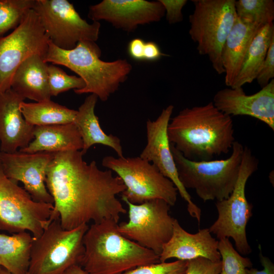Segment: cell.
Listing matches in <instances>:
<instances>
[{
    "label": "cell",
    "mask_w": 274,
    "mask_h": 274,
    "mask_svg": "<svg viewBox=\"0 0 274 274\" xmlns=\"http://www.w3.org/2000/svg\"><path fill=\"white\" fill-rule=\"evenodd\" d=\"M83 156L80 151L54 153L47 170L45 184L54 200L51 218L59 217L65 230L105 219L118 223L127 213L117 197L126 189L121 179Z\"/></svg>",
    "instance_id": "1"
},
{
    "label": "cell",
    "mask_w": 274,
    "mask_h": 274,
    "mask_svg": "<svg viewBox=\"0 0 274 274\" xmlns=\"http://www.w3.org/2000/svg\"><path fill=\"white\" fill-rule=\"evenodd\" d=\"M167 135L170 143L193 161H209L226 154L235 141L232 118L212 101L180 111L169 121Z\"/></svg>",
    "instance_id": "2"
},
{
    "label": "cell",
    "mask_w": 274,
    "mask_h": 274,
    "mask_svg": "<svg viewBox=\"0 0 274 274\" xmlns=\"http://www.w3.org/2000/svg\"><path fill=\"white\" fill-rule=\"evenodd\" d=\"M118 223L105 219L85 232L80 266L89 274H120L138 266L160 262L159 256L122 235Z\"/></svg>",
    "instance_id": "3"
},
{
    "label": "cell",
    "mask_w": 274,
    "mask_h": 274,
    "mask_svg": "<svg viewBox=\"0 0 274 274\" xmlns=\"http://www.w3.org/2000/svg\"><path fill=\"white\" fill-rule=\"evenodd\" d=\"M100 56L95 42L81 41L74 49L65 50L49 41L44 60L68 68L84 80L85 87L75 90L76 93L94 94L105 101L126 81L132 67L126 59L108 62L101 60Z\"/></svg>",
    "instance_id": "4"
},
{
    "label": "cell",
    "mask_w": 274,
    "mask_h": 274,
    "mask_svg": "<svg viewBox=\"0 0 274 274\" xmlns=\"http://www.w3.org/2000/svg\"><path fill=\"white\" fill-rule=\"evenodd\" d=\"M170 149L180 182L195 190L203 201L227 198L236 182L244 146L235 141L231 154L225 159L193 161L186 158L170 143Z\"/></svg>",
    "instance_id": "5"
},
{
    "label": "cell",
    "mask_w": 274,
    "mask_h": 274,
    "mask_svg": "<svg viewBox=\"0 0 274 274\" xmlns=\"http://www.w3.org/2000/svg\"><path fill=\"white\" fill-rule=\"evenodd\" d=\"M88 227L83 224L65 230L59 217L53 219L39 237H33L28 274H63L73 265L80 266L85 252L83 238Z\"/></svg>",
    "instance_id": "6"
},
{
    "label": "cell",
    "mask_w": 274,
    "mask_h": 274,
    "mask_svg": "<svg viewBox=\"0 0 274 274\" xmlns=\"http://www.w3.org/2000/svg\"><path fill=\"white\" fill-rule=\"evenodd\" d=\"M235 0H192L189 16V36L201 55L208 57L219 75L225 73L222 53L226 40L236 19Z\"/></svg>",
    "instance_id": "7"
},
{
    "label": "cell",
    "mask_w": 274,
    "mask_h": 274,
    "mask_svg": "<svg viewBox=\"0 0 274 274\" xmlns=\"http://www.w3.org/2000/svg\"><path fill=\"white\" fill-rule=\"evenodd\" d=\"M259 161L251 149L244 147L238 178L229 196L215 204L218 216L209 228L218 239L231 237L237 251L242 255L251 253L246 226L252 216L253 205L247 199L245 188L249 177L258 169Z\"/></svg>",
    "instance_id": "8"
},
{
    "label": "cell",
    "mask_w": 274,
    "mask_h": 274,
    "mask_svg": "<svg viewBox=\"0 0 274 274\" xmlns=\"http://www.w3.org/2000/svg\"><path fill=\"white\" fill-rule=\"evenodd\" d=\"M102 165L115 172L125 186L121 198L136 204L154 199L164 200L170 206L175 204L178 192L174 183L140 156H107Z\"/></svg>",
    "instance_id": "9"
},
{
    "label": "cell",
    "mask_w": 274,
    "mask_h": 274,
    "mask_svg": "<svg viewBox=\"0 0 274 274\" xmlns=\"http://www.w3.org/2000/svg\"><path fill=\"white\" fill-rule=\"evenodd\" d=\"M52 203L36 202L18 182L8 178L0 162V230L31 232L39 237L52 220Z\"/></svg>",
    "instance_id": "10"
},
{
    "label": "cell",
    "mask_w": 274,
    "mask_h": 274,
    "mask_svg": "<svg viewBox=\"0 0 274 274\" xmlns=\"http://www.w3.org/2000/svg\"><path fill=\"white\" fill-rule=\"evenodd\" d=\"M32 9L49 41L61 49L71 50L81 41L98 38L100 23H88L67 0H36Z\"/></svg>",
    "instance_id": "11"
},
{
    "label": "cell",
    "mask_w": 274,
    "mask_h": 274,
    "mask_svg": "<svg viewBox=\"0 0 274 274\" xmlns=\"http://www.w3.org/2000/svg\"><path fill=\"white\" fill-rule=\"evenodd\" d=\"M128 208V221L118 224L124 236L153 251L158 256L170 238L175 218L169 214L171 207L161 199L133 204L122 198Z\"/></svg>",
    "instance_id": "12"
},
{
    "label": "cell",
    "mask_w": 274,
    "mask_h": 274,
    "mask_svg": "<svg viewBox=\"0 0 274 274\" xmlns=\"http://www.w3.org/2000/svg\"><path fill=\"white\" fill-rule=\"evenodd\" d=\"M49 41L32 9L10 34L0 38V94L11 88L16 71L26 58L34 54L44 57Z\"/></svg>",
    "instance_id": "13"
},
{
    "label": "cell",
    "mask_w": 274,
    "mask_h": 274,
    "mask_svg": "<svg viewBox=\"0 0 274 274\" xmlns=\"http://www.w3.org/2000/svg\"><path fill=\"white\" fill-rule=\"evenodd\" d=\"M174 108L173 105H169L162 110L156 120H148L147 142L140 157L153 164L174 183L181 197L187 202L189 215L195 218L199 225L201 209L192 201L187 189L180 181L168 138L167 127Z\"/></svg>",
    "instance_id": "14"
},
{
    "label": "cell",
    "mask_w": 274,
    "mask_h": 274,
    "mask_svg": "<svg viewBox=\"0 0 274 274\" xmlns=\"http://www.w3.org/2000/svg\"><path fill=\"white\" fill-rule=\"evenodd\" d=\"M54 155L47 152L29 153L18 150L7 153L0 151V162L5 175L17 182H22L24 189L33 200L53 204L54 200L47 189L45 179Z\"/></svg>",
    "instance_id": "15"
},
{
    "label": "cell",
    "mask_w": 274,
    "mask_h": 274,
    "mask_svg": "<svg viewBox=\"0 0 274 274\" xmlns=\"http://www.w3.org/2000/svg\"><path fill=\"white\" fill-rule=\"evenodd\" d=\"M165 13L159 0H104L90 6L88 17L93 21H106L129 32L140 25L159 21Z\"/></svg>",
    "instance_id": "16"
},
{
    "label": "cell",
    "mask_w": 274,
    "mask_h": 274,
    "mask_svg": "<svg viewBox=\"0 0 274 274\" xmlns=\"http://www.w3.org/2000/svg\"><path fill=\"white\" fill-rule=\"evenodd\" d=\"M220 112L230 117L255 118L274 130V80L258 92L247 95L242 87L226 88L217 91L212 101Z\"/></svg>",
    "instance_id": "17"
},
{
    "label": "cell",
    "mask_w": 274,
    "mask_h": 274,
    "mask_svg": "<svg viewBox=\"0 0 274 274\" xmlns=\"http://www.w3.org/2000/svg\"><path fill=\"white\" fill-rule=\"evenodd\" d=\"M218 244V241L212 236L209 228L199 229L194 234L190 233L175 219L172 235L163 246L159 255L160 262H166L173 258L188 261L198 257L219 261L221 257Z\"/></svg>",
    "instance_id": "18"
},
{
    "label": "cell",
    "mask_w": 274,
    "mask_h": 274,
    "mask_svg": "<svg viewBox=\"0 0 274 274\" xmlns=\"http://www.w3.org/2000/svg\"><path fill=\"white\" fill-rule=\"evenodd\" d=\"M25 98L12 88L0 94V151L11 153L33 140L34 126L24 119L20 104Z\"/></svg>",
    "instance_id": "19"
},
{
    "label": "cell",
    "mask_w": 274,
    "mask_h": 274,
    "mask_svg": "<svg viewBox=\"0 0 274 274\" xmlns=\"http://www.w3.org/2000/svg\"><path fill=\"white\" fill-rule=\"evenodd\" d=\"M33 140L19 151L32 153L40 152L59 153L81 151L83 142L74 122L44 126H35Z\"/></svg>",
    "instance_id": "20"
},
{
    "label": "cell",
    "mask_w": 274,
    "mask_h": 274,
    "mask_svg": "<svg viewBox=\"0 0 274 274\" xmlns=\"http://www.w3.org/2000/svg\"><path fill=\"white\" fill-rule=\"evenodd\" d=\"M261 27L236 17L222 53L226 86L231 87L233 84L241 70L248 49L253 38Z\"/></svg>",
    "instance_id": "21"
},
{
    "label": "cell",
    "mask_w": 274,
    "mask_h": 274,
    "mask_svg": "<svg viewBox=\"0 0 274 274\" xmlns=\"http://www.w3.org/2000/svg\"><path fill=\"white\" fill-rule=\"evenodd\" d=\"M47 66L43 56L34 54L29 56L16 71L11 88L25 99L36 102L51 99Z\"/></svg>",
    "instance_id": "22"
},
{
    "label": "cell",
    "mask_w": 274,
    "mask_h": 274,
    "mask_svg": "<svg viewBox=\"0 0 274 274\" xmlns=\"http://www.w3.org/2000/svg\"><path fill=\"white\" fill-rule=\"evenodd\" d=\"M97 99L96 95L91 94L86 97L77 111L73 122L83 142V148L80 151L84 155L91 146L100 144L113 149L118 157H124L120 139L111 134H106L100 126L98 118L94 112Z\"/></svg>",
    "instance_id": "23"
},
{
    "label": "cell",
    "mask_w": 274,
    "mask_h": 274,
    "mask_svg": "<svg viewBox=\"0 0 274 274\" xmlns=\"http://www.w3.org/2000/svg\"><path fill=\"white\" fill-rule=\"evenodd\" d=\"M33 240L28 231L0 233V266L14 274L27 273Z\"/></svg>",
    "instance_id": "24"
},
{
    "label": "cell",
    "mask_w": 274,
    "mask_h": 274,
    "mask_svg": "<svg viewBox=\"0 0 274 274\" xmlns=\"http://www.w3.org/2000/svg\"><path fill=\"white\" fill-rule=\"evenodd\" d=\"M273 40V22L265 25L259 30L247 50L239 73L230 88L242 87L256 79Z\"/></svg>",
    "instance_id": "25"
},
{
    "label": "cell",
    "mask_w": 274,
    "mask_h": 274,
    "mask_svg": "<svg viewBox=\"0 0 274 274\" xmlns=\"http://www.w3.org/2000/svg\"><path fill=\"white\" fill-rule=\"evenodd\" d=\"M20 110L26 121L34 126L72 123L77 112L51 99L36 102L23 101Z\"/></svg>",
    "instance_id": "26"
},
{
    "label": "cell",
    "mask_w": 274,
    "mask_h": 274,
    "mask_svg": "<svg viewBox=\"0 0 274 274\" xmlns=\"http://www.w3.org/2000/svg\"><path fill=\"white\" fill-rule=\"evenodd\" d=\"M236 16L263 27L274 20L273 0H238L235 1Z\"/></svg>",
    "instance_id": "27"
},
{
    "label": "cell",
    "mask_w": 274,
    "mask_h": 274,
    "mask_svg": "<svg viewBox=\"0 0 274 274\" xmlns=\"http://www.w3.org/2000/svg\"><path fill=\"white\" fill-rule=\"evenodd\" d=\"M36 0H0V38L21 23Z\"/></svg>",
    "instance_id": "28"
},
{
    "label": "cell",
    "mask_w": 274,
    "mask_h": 274,
    "mask_svg": "<svg viewBox=\"0 0 274 274\" xmlns=\"http://www.w3.org/2000/svg\"><path fill=\"white\" fill-rule=\"evenodd\" d=\"M218 250L222 258V269L219 274H246V269L252 267L250 259L241 256L228 238L219 239Z\"/></svg>",
    "instance_id": "29"
},
{
    "label": "cell",
    "mask_w": 274,
    "mask_h": 274,
    "mask_svg": "<svg viewBox=\"0 0 274 274\" xmlns=\"http://www.w3.org/2000/svg\"><path fill=\"white\" fill-rule=\"evenodd\" d=\"M48 84L51 95L59 94L71 89L80 90L85 86L84 80L79 77L67 75L64 71L53 64H48Z\"/></svg>",
    "instance_id": "30"
},
{
    "label": "cell",
    "mask_w": 274,
    "mask_h": 274,
    "mask_svg": "<svg viewBox=\"0 0 274 274\" xmlns=\"http://www.w3.org/2000/svg\"><path fill=\"white\" fill-rule=\"evenodd\" d=\"M187 260H177L138 266L120 274H185Z\"/></svg>",
    "instance_id": "31"
},
{
    "label": "cell",
    "mask_w": 274,
    "mask_h": 274,
    "mask_svg": "<svg viewBox=\"0 0 274 274\" xmlns=\"http://www.w3.org/2000/svg\"><path fill=\"white\" fill-rule=\"evenodd\" d=\"M222 269L221 261L214 262L198 257L188 260L185 274H219Z\"/></svg>",
    "instance_id": "32"
},
{
    "label": "cell",
    "mask_w": 274,
    "mask_h": 274,
    "mask_svg": "<svg viewBox=\"0 0 274 274\" xmlns=\"http://www.w3.org/2000/svg\"><path fill=\"white\" fill-rule=\"evenodd\" d=\"M274 77V40L271 42L266 56L256 78L258 84L262 88L268 84Z\"/></svg>",
    "instance_id": "33"
},
{
    "label": "cell",
    "mask_w": 274,
    "mask_h": 274,
    "mask_svg": "<svg viewBox=\"0 0 274 274\" xmlns=\"http://www.w3.org/2000/svg\"><path fill=\"white\" fill-rule=\"evenodd\" d=\"M165 9L166 19L169 24H175L183 20V8L187 3L186 0H159Z\"/></svg>",
    "instance_id": "34"
},
{
    "label": "cell",
    "mask_w": 274,
    "mask_h": 274,
    "mask_svg": "<svg viewBox=\"0 0 274 274\" xmlns=\"http://www.w3.org/2000/svg\"><path fill=\"white\" fill-rule=\"evenodd\" d=\"M145 42L141 38L131 40L128 44L127 52L129 56L136 61L144 60V51Z\"/></svg>",
    "instance_id": "35"
},
{
    "label": "cell",
    "mask_w": 274,
    "mask_h": 274,
    "mask_svg": "<svg viewBox=\"0 0 274 274\" xmlns=\"http://www.w3.org/2000/svg\"><path fill=\"white\" fill-rule=\"evenodd\" d=\"M259 250V259L263 266L262 270H259L257 268L251 267L246 269V274H274V264L269 258L262 255L261 245H258Z\"/></svg>",
    "instance_id": "36"
},
{
    "label": "cell",
    "mask_w": 274,
    "mask_h": 274,
    "mask_svg": "<svg viewBox=\"0 0 274 274\" xmlns=\"http://www.w3.org/2000/svg\"><path fill=\"white\" fill-rule=\"evenodd\" d=\"M166 55L163 53L159 46L154 42H146L144 51V60L156 61Z\"/></svg>",
    "instance_id": "37"
},
{
    "label": "cell",
    "mask_w": 274,
    "mask_h": 274,
    "mask_svg": "<svg viewBox=\"0 0 274 274\" xmlns=\"http://www.w3.org/2000/svg\"><path fill=\"white\" fill-rule=\"evenodd\" d=\"M63 274H89L81 266L74 265L69 267Z\"/></svg>",
    "instance_id": "38"
},
{
    "label": "cell",
    "mask_w": 274,
    "mask_h": 274,
    "mask_svg": "<svg viewBox=\"0 0 274 274\" xmlns=\"http://www.w3.org/2000/svg\"><path fill=\"white\" fill-rule=\"evenodd\" d=\"M0 274H14V273L10 272L5 268L0 266ZM24 274H28V273L27 272Z\"/></svg>",
    "instance_id": "39"
}]
</instances>
